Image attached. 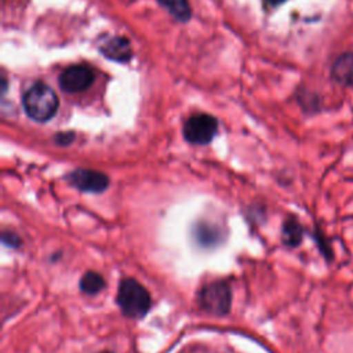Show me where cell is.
Instances as JSON below:
<instances>
[{
  "label": "cell",
  "mask_w": 353,
  "mask_h": 353,
  "mask_svg": "<svg viewBox=\"0 0 353 353\" xmlns=\"http://www.w3.org/2000/svg\"><path fill=\"white\" fill-rule=\"evenodd\" d=\"M101 51L102 54L113 61L117 62H125L131 58L132 51H131V46L130 41L124 37H112L109 40H106L102 46H101Z\"/></svg>",
  "instance_id": "8"
},
{
  "label": "cell",
  "mask_w": 353,
  "mask_h": 353,
  "mask_svg": "<svg viewBox=\"0 0 353 353\" xmlns=\"http://www.w3.org/2000/svg\"><path fill=\"white\" fill-rule=\"evenodd\" d=\"M283 241L288 247H295L302 241L303 229L295 216H290L283 223Z\"/></svg>",
  "instance_id": "9"
},
{
  "label": "cell",
  "mask_w": 353,
  "mask_h": 353,
  "mask_svg": "<svg viewBox=\"0 0 353 353\" xmlns=\"http://www.w3.org/2000/svg\"><path fill=\"white\" fill-rule=\"evenodd\" d=\"M94 72L81 65H73L65 69L59 76V85L63 91L79 92L87 90L94 83Z\"/></svg>",
  "instance_id": "6"
},
{
  "label": "cell",
  "mask_w": 353,
  "mask_h": 353,
  "mask_svg": "<svg viewBox=\"0 0 353 353\" xmlns=\"http://www.w3.org/2000/svg\"><path fill=\"white\" fill-rule=\"evenodd\" d=\"M116 299L121 313L132 319L143 317L152 305V298L148 290L131 277L120 281Z\"/></svg>",
  "instance_id": "1"
},
{
  "label": "cell",
  "mask_w": 353,
  "mask_h": 353,
  "mask_svg": "<svg viewBox=\"0 0 353 353\" xmlns=\"http://www.w3.org/2000/svg\"><path fill=\"white\" fill-rule=\"evenodd\" d=\"M269 6H279V4H281V3H284L285 0H265Z\"/></svg>",
  "instance_id": "14"
},
{
  "label": "cell",
  "mask_w": 353,
  "mask_h": 353,
  "mask_svg": "<svg viewBox=\"0 0 353 353\" xmlns=\"http://www.w3.org/2000/svg\"><path fill=\"white\" fill-rule=\"evenodd\" d=\"M199 306L214 316L226 314L230 310L232 291L225 281H212L203 285L197 294Z\"/></svg>",
  "instance_id": "3"
},
{
  "label": "cell",
  "mask_w": 353,
  "mask_h": 353,
  "mask_svg": "<svg viewBox=\"0 0 353 353\" xmlns=\"http://www.w3.org/2000/svg\"><path fill=\"white\" fill-rule=\"evenodd\" d=\"M200 229L201 230H210V236H212L214 239H216V234H212V230H215V228L214 226H211V225H205V226H200ZM201 240L204 239L207 243H210L211 244V237H208V233L207 234H203V236H199Z\"/></svg>",
  "instance_id": "13"
},
{
  "label": "cell",
  "mask_w": 353,
  "mask_h": 353,
  "mask_svg": "<svg viewBox=\"0 0 353 353\" xmlns=\"http://www.w3.org/2000/svg\"><path fill=\"white\" fill-rule=\"evenodd\" d=\"M332 79L342 87H353V52L341 54L331 66Z\"/></svg>",
  "instance_id": "7"
},
{
  "label": "cell",
  "mask_w": 353,
  "mask_h": 353,
  "mask_svg": "<svg viewBox=\"0 0 353 353\" xmlns=\"http://www.w3.org/2000/svg\"><path fill=\"white\" fill-rule=\"evenodd\" d=\"M22 103L26 114L32 120L43 123L57 113L58 97L48 85L36 83L23 94Z\"/></svg>",
  "instance_id": "2"
},
{
  "label": "cell",
  "mask_w": 353,
  "mask_h": 353,
  "mask_svg": "<svg viewBox=\"0 0 353 353\" xmlns=\"http://www.w3.org/2000/svg\"><path fill=\"white\" fill-rule=\"evenodd\" d=\"M216 131H218L216 119L205 113L193 114L183 124L185 139L194 145L210 143L215 137Z\"/></svg>",
  "instance_id": "4"
},
{
  "label": "cell",
  "mask_w": 353,
  "mask_h": 353,
  "mask_svg": "<svg viewBox=\"0 0 353 353\" xmlns=\"http://www.w3.org/2000/svg\"><path fill=\"white\" fill-rule=\"evenodd\" d=\"M159 3L178 21L186 22L190 18V6L188 0H159Z\"/></svg>",
  "instance_id": "11"
},
{
  "label": "cell",
  "mask_w": 353,
  "mask_h": 353,
  "mask_svg": "<svg viewBox=\"0 0 353 353\" xmlns=\"http://www.w3.org/2000/svg\"><path fill=\"white\" fill-rule=\"evenodd\" d=\"M3 241L11 247H18L21 244L19 237L12 232H4L3 233Z\"/></svg>",
  "instance_id": "12"
},
{
  "label": "cell",
  "mask_w": 353,
  "mask_h": 353,
  "mask_svg": "<svg viewBox=\"0 0 353 353\" xmlns=\"http://www.w3.org/2000/svg\"><path fill=\"white\" fill-rule=\"evenodd\" d=\"M105 288V279L97 272H85L80 279V290L87 295H97Z\"/></svg>",
  "instance_id": "10"
},
{
  "label": "cell",
  "mask_w": 353,
  "mask_h": 353,
  "mask_svg": "<svg viewBox=\"0 0 353 353\" xmlns=\"http://www.w3.org/2000/svg\"><path fill=\"white\" fill-rule=\"evenodd\" d=\"M66 179L76 189L88 193H101L109 186L108 175L95 170L77 168L68 174Z\"/></svg>",
  "instance_id": "5"
}]
</instances>
